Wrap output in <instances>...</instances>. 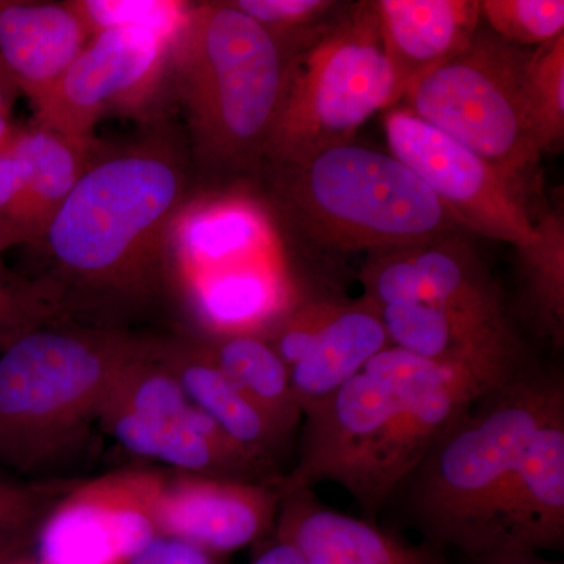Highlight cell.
I'll list each match as a JSON object with an SVG mask.
<instances>
[{"label":"cell","mask_w":564,"mask_h":564,"mask_svg":"<svg viewBox=\"0 0 564 564\" xmlns=\"http://www.w3.org/2000/svg\"><path fill=\"white\" fill-rule=\"evenodd\" d=\"M484 564H551L541 558L536 552L497 551L481 556Z\"/></svg>","instance_id":"39"},{"label":"cell","mask_w":564,"mask_h":564,"mask_svg":"<svg viewBox=\"0 0 564 564\" xmlns=\"http://www.w3.org/2000/svg\"><path fill=\"white\" fill-rule=\"evenodd\" d=\"M397 106L395 76L373 2H359L292 55L265 158L288 161L350 143L378 111Z\"/></svg>","instance_id":"6"},{"label":"cell","mask_w":564,"mask_h":564,"mask_svg":"<svg viewBox=\"0 0 564 564\" xmlns=\"http://www.w3.org/2000/svg\"><path fill=\"white\" fill-rule=\"evenodd\" d=\"M90 35L110 29H144L176 43L193 3L177 0H70Z\"/></svg>","instance_id":"29"},{"label":"cell","mask_w":564,"mask_h":564,"mask_svg":"<svg viewBox=\"0 0 564 564\" xmlns=\"http://www.w3.org/2000/svg\"><path fill=\"white\" fill-rule=\"evenodd\" d=\"M481 21L513 46H541L563 35V0H484Z\"/></svg>","instance_id":"30"},{"label":"cell","mask_w":564,"mask_h":564,"mask_svg":"<svg viewBox=\"0 0 564 564\" xmlns=\"http://www.w3.org/2000/svg\"><path fill=\"white\" fill-rule=\"evenodd\" d=\"M525 90L541 154L562 150L564 139V33L529 52Z\"/></svg>","instance_id":"27"},{"label":"cell","mask_w":564,"mask_h":564,"mask_svg":"<svg viewBox=\"0 0 564 564\" xmlns=\"http://www.w3.org/2000/svg\"><path fill=\"white\" fill-rule=\"evenodd\" d=\"M162 474L117 470L74 485L36 536V564H122L159 534L155 502Z\"/></svg>","instance_id":"12"},{"label":"cell","mask_w":564,"mask_h":564,"mask_svg":"<svg viewBox=\"0 0 564 564\" xmlns=\"http://www.w3.org/2000/svg\"><path fill=\"white\" fill-rule=\"evenodd\" d=\"M151 345L107 329L14 336L0 352V464L33 473L79 443L122 370Z\"/></svg>","instance_id":"4"},{"label":"cell","mask_w":564,"mask_h":564,"mask_svg":"<svg viewBox=\"0 0 564 564\" xmlns=\"http://www.w3.org/2000/svg\"><path fill=\"white\" fill-rule=\"evenodd\" d=\"M383 120L389 152L421 177L464 229L516 248L538 239L518 182L402 104L386 110Z\"/></svg>","instance_id":"10"},{"label":"cell","mask_w":564,"mask_h":564,"mask_svg":"<svg viewBox=\"0 0 564 564\" xmlns=\"http://www.w3.org/2000/svg\"><path fill=\"white\" fill-rule=\"evenodd\" d=\"M210 361L251 400L284 441L302 419L291 373L259 334H226L198 339Z\"/></svg>","instance_id":"24"},{"label":"cell","mask_w":564,"mask_h":564,"mask_svg":"<svg viewBox=\"0 0 564 564\" xmlns=\"http://www.w3.org/2000/svg\"><path fill=\"white\" fill-rule=\"evenodd\" d=\"M98 422L126 451L177 473L220 477L236 458L228 434L188 400L159 359L155 340L111 386Z\"/></svg>","instance_id":"9"},{"label":"cell","mask_w":564,"mask_h":564,"mask_svg":"<svg viewBox=\"0 0 564 564\" xmlns=\"http://www.w3.org/2000/svg\"><path fill=\"white\" fill-rule=\"evenodd\" d=\"M364 299L377 307L406 306L423 303L425 288L410 250L370 254L362 269Z\"/></svg>","instance_id":"33"},{"label":"cell","mask_w":564,"mask_h":564,"mask_svg":"<svg viewBox=\"0 0 564 564\" xmlns=\"http://www.w3.org/2000/svg\"><path fill=\"white\" fill-rule=\"evenodd\" d=\"M562 411L563 386L545 378L521 375L481 397L411 475L414 514L429 536L488 554L494 514L527 445Z\"/></svg>","instance_id":"5"},{"label":"cell","mask_w":564,"mask_h":564,"mask_svg":"<svg viewBox=\"0 0 564 564\" xmlns=\"http://www.w3.org/2000/svg\"><path fill=\"white\" fill-rule=\"evenodd\" d=\"M73 486L70 481L22 484L0 475V564L22 558L44 519Z\"/></svg>","instance_id":"28"},{"label":"cell","mask_w":564,"mask_h":564,"mask_svg":"<svg viewBox=\"0 0 564 564\" xmlns=\"http://www.w3.org/2000/svg\"><path fill=\"white\" fill-rule=\"evenodd\" d=\"M20 245H25L24 192L20 162L9 132L0 147V254Z\"/></svg>","instance_id":"34"},{"label":"cell","mask_w":564,"mask_h":564,"mask_svg":"<svg viewBox=\"0 0 564 564\" xmlns=\"http://www.w3.org/2000/svg\"><path fill=\"white\" fill-rule=\"evenodd\" d=\"M276 541L292 544L306 564H447L370 522L339 513L313 489L282 491Z\"/></svg>","instance_id":"16"},{"label":"cell","mask_w":564,"mask_h":564,"mask_svg":"<svg viewBox=\"0 0 564 564\" xmlns=\"http://www.w3.org/2000/svg\"><path fill=\"white\" fill-rule=\"evenodd\" d=\"M391 345L500 388L521 377V345L510 323L477 321L430 303L378 311Z\"/></svg>","instance_id":"14"},{"label":"cell","mask_w":564,"mask_h":564,"mask_svg":"<svg viewBox=\"0 0 564 564\" xmlns=\"http://www.w3.org/2000/svg\"><path fill=\"white\" fill-rule=\"evenodd\" d=\"M159 359L177 378L188 400L239 444L270 467L280 434L262 411L210 361L196 339L155 340Z\"/></svg>","instance_id":"20"},{"label":"cell","mask_w":564,"mask_h":564,"mask_svg":"<svg viewBox=\"0 0 564 564\" xmlns=\"http://www.w3.org/2000/svg\"><path fill=\"white\" fill-rule=\"evenodd\" d=\"M397 85V104L415 80L452 61L481 28L478 0H377L373 2Z\"/></svg>","instance_id":"17"},{"label":"cell","mask_w":564,"mask_h":564,"mask_svg":"<svg viewBox=\"0 0 564 564\" xmlns=\"http://www.w3.org/2000/svg\"><path fill=\"white\" fill-rule=\"evenodd\" d=\"M69 3L0 0V61L36 106L90 41Z\"/></svg>","instance_id":"18"},{"label":"cell","mask_w":564,"mask_h":564,"mask_svg":"<svg viewBox=\"0 0 564 564\" xmlns=\"http://www.w3.org/2000/svg\"><path fill=\"white\" fill-rule=\"evenodd\" d=\"M20 95L21 91L17 82L0 61V147L9 135L11 126L14 124L11 120V113H13L14 102H17Z\"/></svg>","instance_id":"36"},{"label":"cell","mask_w":564,"mask_h":564,"mask_svg":"<svg viewBox=\"0 0 564 564\" xmlns=\"http://www.w3.org/2000/svg\"><path fill=\"white\" fill-rule=\"evenodd\" d=\"M7 564H36V563L28 562V560H25V558H18V560H14V562H10Z\"/></svg>","instance_id":"40"},{"label":"cell","mask_w":564,"mask_h":564,"mask_svg":"<svg viewBox=\"0 0 564 564\" xmlns=\"http://www.w3.org/2000/svg\"><path fill=\"white\" fill-rule=\"evenodd\" d=\"M281 480L247 481L187 473L162 475L155 502L159 534L218 556L247 547L276 527Z\"/></svg>","instance_id":"13"},{"label":"cell","mask_w":564,"mask_h":564,"mask_svg":"<svg viewBox=\"0 0 564 564\" xmlns=\"http://www.w3.org/2000/svg\"><path fill=\"white\" fill-rule=\"evenodd\" d=\"M391 347L380 313L369 300L345 303L317 345L289 369L302 417Z\"/></svg>","instance_id":"23"},{"label":"cell","mask_w":564,"mask_h":564,"mask_svg":"<svg viewBox=\"0 0 564 564\" xmlns=\"http://www.w3.org/2000/svg\"><path fill=\"white\" fill-rule=\"evenodd\" d=\"M345 303L333 299H315L289 304L259 336L291 369L313 350L322 334L344 310Z\"/></svg>","instance_id":"31"},{"label":"cell","mask_w":564,"mask_h":564,"mask_svg":"<svg viewBox=\"0 0 564 564\" xmlns=\"http://www.w3.org/2000/svg\"><path fill=\"white\" fill-rule=\"evenodd\" d=\"M564 543V411L544 423L516 467L489 530L488 554L558 551ZM486 554V555H488Z\"/></svg>","instance_id":"15"},{"label":"cell","mask_w":564,"mask_h":564,"mask_svg":"<svg viewBox=\"0 0 564 564\" xmlns=\"http://www.w3.org/2000/svg\"><path fill=\"white\" fill-rule=\"evenodd\" d=\"M220 558L176 538L159 536L122 564H223Z\"/></svg>","instance_id":"35"},{"label":"cell","mask_w":564,"mask_h":564,"mask_svg":"<svg viewBox=\"0 0 564 564\" xmlns=\"http://www.w3.org/2000/svg\"><path fill=\"white\" fill-rule=\"evenodd\" d=\"M173 46L172 40L144 29L96 33L32 107L33 121L70 139L95 141L104 118L147 109L172 82Z\"/></svg>","instance_id":"11"},{"label":"cell","mask_w":564,"mask_h":564,"mask_svg":"<svg viewBox=\"0 0 564 564\" xmlns=\"http://www.w3.org/2000/svg\"><path fill=\"white\" fill-rule=\"evenodd\" d=\"M184 196V169L173 150L159 143L128 148L90 162L40 243L79 288L140 296L166 263Z\"/></svg>","instance_id":"1"},{"label":"cell","mask_w":564,"mask_h":564,"mask_svg":"<svg viewBox=\"0 0 564 564\" xmlns=\"http://www.w3.org/2000/svg\"><path fill=\"white\" fill-rule=\"evenodd\" d=\"M272 163L289 217L325 250H410L464 229L391 152L350 141Z\"/></svg>","instance_id":"3"},{"label":"cell","mask_w":564,"mask_h":564,"mask_svg":"<svg viewBox=\"0 0 564 564\" xmlns=\"http://www.w3.org/2000/svg\"><path fill=\"white\" fill-rule=\"evenodd\" d=\"M429 362L391 345L307 411L302 454L292 474L282 478V491L313 489L322 481L348 491Z\"/></svg>","instance_id":"8"},{"label":"cell","mask_w":564,"mask_h":564,"mask_svg":"<svg viewBox=\"0 0 564 564\" xmlns=\"http://www.w3.org/2000/svg\"><path fill=\"white\" fill-rule=\"evenodd\" d=\"M291 58L231 2L193 3L173 46L172 82L204 161L243 169L265 158Z\"/></svg>","instance_id":"2"},{"label":"cell","mask_w":564,"mask_h":564,"mask_svg":"<svg viewBox=\"0 0 564 564\" xmlns=\"http://www.w3.org/2000/svg\"><path fill=\"white\" fill-rule=\"evenodd\" d=\"M538 239L518 248L534 313L545 333L562 344L564 333V229L556 214L536 223Z\"/></svg>","instance_id":"26"},{"label":"cell","mask_w":564,"mask_h":564,"mask_svg":"<svg viewBox=\"0 0 564 564\" xmlns=\"http://www.w3.org/2000/svg\"><path fill=\"white\" fill-rule=\"evenodd\" d=\"M231 3L272 33L282 46L284 39H292L293 35L314 43L304 32L314 39L322 36L334 24H326L329 14L340 6L332 0H236Z\"/></svg>","instance_id":"32"},{"label":"cell","mask_w":564,"mask_h":564,"mask_svg":"<svg viewBox=\"0 0 564 564\" xmlns=\"http://www.w3.org/2000/svg\"><path fill=\"white\" fill-rule=\"evenodd\" d=\"M272 258L269 223L256 204L242 198L184 203L166 242L177 281Z\"/></svg>","instance_id":"19"},{"label":"cell","mask_w":564,"mask_h":564,"mask_svg":"<svg viewBox=\"0 0 564 564\" xmlns=\"http://www.w3.org/2000/svg\"><path fill=\"white\" fill-rule=\"evenodd\" d=\"M527 58L529 51L480 28L466 51L415 80L399 104L525 187L541 158Z\"/></svg>","instance_id":"7"},{"label":"cell","mask_w":564,"mask_h":564,"mask_svg":"<svg viewBox=\"0 0 564 564\" xmlns=\"http://www.w3.org/2000/svg\"><path fill=\"white\" fill-rule=\"evenodd\" d=\"M10 139L21 169L25 245L40 243L90 165L96 141L70 139L35 121L13 124Z\"/></svg>","instance_id":"22"},{"label":"cell","mask_w":564,"mask_h":564,"mask_svg":"<svg viewBox=\"0 0 564 564\" xmlns=\"http://www.w3.org/2000/svg\"><path fill=\"white\" fill-rule=\"evenodd\" d=\"M207 336L259 334L289 306L272 258L240 263L180 282Z\"/></svg>","instance_id":"21"},{"label":"cell","mask_w":564,"mask_h":564,"mask_svg":"<svg viewBox=\"0 0 564 564\" xmlns=\"http://www.w3.org/2000/svg\"><path fill=\"white\" fill-rule=\"evenodd\" d=\"M22 304L20 296L11 292L10 288L0 280V336L7 328L20 317Z\"/></svg>","instance_id":"38"},{"label":"cell","mask_w":564,"mask_h":564,"mask_svg":"<svg viewBox=\"0 0 564 564\" xmlns=\"http://www.w3.org/2000/svg\"><path fill=\"white\" fill-rule=\"evenodd\" d=\"M251 564H306L302 554L292 544L276 541L272 547L262 552Z\"/></svg>","instance_id":"37"},{"label":"cell","mask_w":564,"mask_h":564,"mask_svg":"<svg viewBox=\"0 0 564 564\" xmlns=\"http://www.w3.org/2000/svg\"><path fill=\"white\" fill-rule=\"evenodd\" d=\"M411 252L425 288L423 303L477 321L508 323L496 284L458 234Z\"/></svg>","instance_id":"25"}]
</instances>
